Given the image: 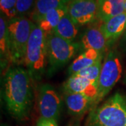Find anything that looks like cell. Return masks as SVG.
Wrapping results in <instances>:
<instances>
[{"mask_svg":"<svg viewBox=\"0 0 126 126\" xmlns=\"http://www.w3.org/2000/svg\"><path fill=\"white\" fill-rule=\"evenodd\" d=\"M39 107L41 117L57 120L62 109V100L53 86L45 83L39 93Z\"/></svg>","mask_w":126,"mask_h":126,"instance_id":"7","label":"cell"},{"mask_svg":"<svg viewBox=\"0 0 126 126\" xmlns=\"http://www.w3.org/2000/svg\"><path fill=\"white\" fill-rule=\"evenodd\" d=\"M125 12L126 13V0L125 1Z\"/></svg>","mask_w":126,"mask_h":126,"instance_id":"25","label":"cell"},{"mask_svg":"<svg viewBox=\"0 0 126 126\" xmlns=\"http://www.w3.org/2000/svg\"><path fill=\"white\" fill-rule=\"evenodd\" d=\"M31 77L20 67L9 68L3 83V98L10 114L19 121L29 116L33 103Z\"/></svg>","mask_w":126,"mask_h":126,"instance_id":"1","label":"cell"},{"mask_svg":"<svg viewBox=\"0 0 126 126\" xmlns=\"http://www.w3.org/2000/svg\"><path fill=\"white\" fill-rule=\"evenodd\" d=\"M68 13V6L51 9L39 20L36 24L45 32L49 34L53 32L63 16Z\"/></svg>","mask_w":126,"mask_h":126,"instance_id":"14","label":"cell"},{"mask_svg":"<svg viewBox=\"0 0 126 126\" xmlns=\"http://www.w3.org/2000/svg\"><path fill=\"white\" fill-rule=\"evenodd\" d=\"M36 126H58L56 120L48 119L41 117L37 122Z\"/></svg>","mask_w":126,"mask_h":126,"instance_id":"22","label":"cell"},{"mask_svg":"<svg viewBox=\"0 0 126 126\" xmlns=\"http://www.w3.org/2000/svg\"><path fill=\"white\" fill-rule=\"evenodd\" d=\"M108 44H111L125 33L126 30V13L116 16L109 19L100 25Z\"/></svg>","mask_w":126,"mask_h":126,"instance_id":"11","label":"cell"},{"mask_svg":"<svg viewBox=\"0 0 126 126\" xmlns=\"http://www.w3.org/2000/svg\"><path fill=\"white\" fill-rule=\"evenodd\" d=\"M123 34H124V38H123V40L125 41H126V32H125V33H124Z\"/></svg>","mask_w":126,"mask_h":126,"instance_id":"24","label":"cell"},{"mask_svg":"<svg viewBox=\"0 0 126 126\" xmlns=\"http://www.w3.org/2000/svg\"><path fill=\"white\" fill-rule=\"evenodd\" d=\"M102 58L99 59L94 64L82 69L74 75L82 77V78H85L86 79H88L90 81L98 83V80H99L102 67Z\"/></svg>","mask_w":126,"mask_h":126,"instance_id":"18","label":"cell"},{"mask_svg":"<svg viewBox=\"0 0 126 126\" xmlns=\"http://www.w3.org/2000/svg\"><path fill=\"white\" fill-rule=\"evenodd\" d=\"M0 51L1 59L9 58L7 22L2 15H1L0 18Z\"/></svg>","mask_w":126,"mask_h":126,"instance_id":"19","label":"cell"},{"mask_svg":"<svg viewBox=\"0 0 126 126\" xmlns=\"http://www.w3.org/2000/svg\"><path fill=\"white\" fill-rule=\"evenodd\" d=\"M72 0H36L34 9L31 14L32 19L37 23L44 14L51 9L68 6Z\"/></svg>","mask_w":126,"mask_h":126,"instance_id":"16","label":"cell"},{"mask_svg":"<svg viewBox=\"0 0 126 126\" xmlns=\"http://www.w3.org/2000/svg\"><path fill=\"white\" fill-rule=\"evenodd\" d=\"M53 32L66 40L73 41L78 34V26L73 22L70 16L67 13L60 20Z\"/></svg>","mask_w":126,"mask_h":126,"instance_id":"17","label":"cell"},{"mask_svg":"<svg viewBox=\"0 0 126 126\" xmlns=\"http://www.w3.org/2000/svg\"><path fill=\"white\" fill-rule=\"evenodd\" d=\"M47 60L46 34L35 24L32 28L27 44L25 64L32 80H41L45 72Z\"/></svg>","mask_w":126,"mask_h":126,"instance_id":"4","label":"cell"},{"mask_svg":"<svg viewBox=\"0 0 126 126\" xmlns=\"http://www.w3.org/2000/svg\"><path fill=\"white\" fill-rule=\"evenodd\" d=\"M67 126H79V124L78 122H74V123H71Z\"/></svg>","mask_w":126,"mask_h":126,"instance_id":"23","label":"cell"},{"mask_svg":"<svg viewBox=\"0 0 126 126\" xmlns=\"http://www.w3.org/2000/svg\"><path fill=\"white\" fill-rule=\"evenodd\" d=\"M68 14L77 26H83L97 18V0H72L68 5Z\"/></svg>","mask_w":126,"mask_h":126,"instance_id":"8","label":"cell"},{"mask_svg":"<svg viewBox=\"0 0 126 126\" xmlns=\"http://www.w3.org/2000/svg\"><path fill=\"white\" fill-rule=\"evenodd\" d=\"M34 23L26 17H15L7 21L9 59L16 64L25 63L27 44Z\"/></svg>","mask_w":126,"mask_h":126,"instance_id":"3","label":"cell"},{"mask_svg":"<svg viewBox=\"0 0 126 126\" xmlns=\"http://www.w3.org/2000/svg\"><path fill=\"white\" fill-rule=\"evenodd\" d=\"M122 65L119 57L115 51H110L104 59L100 73L97 88L98 94L93 108L108 94L121 79ZM92 108V109H93Z\"/></svg>","mask_w":126,"mask_h":126,"instance_id":"6","label":"cell"},{"mask_svg":"<svg viewBox=\"0 0 126 126\" xmlns=\"http://www.w3.org/2000/svg\"><path fill=\"white\" fill-rule=\"evenodd\" d=\"M64 93H79L95 101L98 94L97 83L76 75L70 76L63 85ZM94 104V103H93Z\"/></svg>","mask_w":126,"mask_h":126,"instance_id":"9","label":"cell"},{"mask_svg":"<svg viewBox=\"0 0 126 126\" xmlns=\"http://www.w3.org/2000/svg\"><path fill=\"white\" fill-rule=\"evenodd\" d=\"M16 3L17 0H0L1 13H3L9 19L16 17Z\"/></svg>","mask_w":126,"mask_h":126,"instance_id":"21","label":"cell"},{"mask_svg":"<svg viewBox=\"0 0 126 126\" xmlns=\"http://www.w3.org/2000/svg\"><path fill=\"white\" fill-rule=\"evenodd\" d=\"M126 0H97V18L102 23L125 12Z\"/></svg>","mask_w":126,"mask_h":126,"instance_id":"13","label":"cell"},{"mask_svg":"<svg viewBox=\"0 0 126 126\" xmlns=\"http://www.w3.org/2000/svg\"><path fill=\"white\" fill-rule=\"evenodd\" d=\"M46 44L49 75H53L64 66L74 56L80 46L58 36L53 32L46 34Z\"/></svg>","mask_w":126,"mask_h":126,"instance_id":"5","label":"cell"},{"mask_svg":"<svg viewBox=\"0 0 126 126\" xmlns=\"http://www.w3.org/2000/svg\"><path fill=\"white\" fill-rule=\"evenodd\" d=\"M103 55L95 50H86L83 53L75 59L69 68L70 76L74 75L81 70L88 67L96 63L99 59L102 58Z\"/></svg>","mask_w":126,"mask_h":126,"instance_id":"15","label":"cell"},{"mask_svg":"<svg viewBox=\"0 0 126 126\" xmlns=\"http://www.w3.org/2000/svg\"><path fill=\"white\" fill-rule=\"evenodd\" d=\"M4 126V125H2V126Z\"/></svg>","mask_w":126,"mask_h":126,"instance_id":"26","label":"cell"},{"mask_svg":"<svg viewBox=\"0 0 126 126\" xmlns=\"http://www.w3.org/2000/svg\"><path fill=\"white\" fill-rule=\"evenodd\" d=\"M86 126H126V95L116 93L91 109Z\"/></svg>","mask_w":126,"mask_h":126,"instance_id":"2","label":"cell"},{"mask_svg":"<svg viewBox=\"0 0 126 126\" xmlns=\"http://www.w3.org/2000/svg\"><path fill=\"white\" fill-rule=\"evenodd\" d=\"M65 103L69 113L76 117L81 116L93 107L94 101L79 93H64Z\"/></svg>","mask_w":126,"mask_h":126,"instance_id":"12","label":"cell"},{"mask_svg":"<svg viewBox=\"0 0 126 126\" xmlns=\"http://www.w3.org/2000/svg\"><path fill=\"white\" fill-rule=\"evenodd\" d=\"M80 45L83 49L95 50L103 55L109 44L100 27L92 26L83 33Z\"/></svg>","mask_w":126,"mask_h":126,"instance_id":"10","label":"cell"},{"mask_svg":"<svg viewBox=\"0 0 126 126\" xmlns=\"http://www.w3.org/2000/svg\"><path fill=\"white\" fill-rule=\"evenodd\" d=\"M35 2L36 0H17V17H25V16L32 14Z\"/></svg>","mask_w":126,"mask_h":126,"instance_id":"20","label":"cell"}]
</instances>
